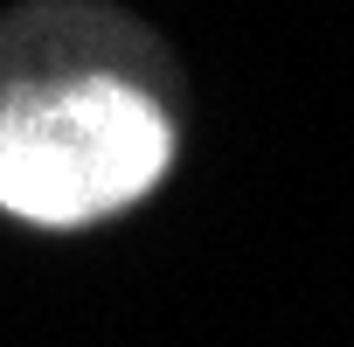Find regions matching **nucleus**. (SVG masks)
<instances>
[{
    "instance_id": "obj_1",
    "label": "nucleus",
    "mask_w": 354,
    "mask_h": 347,
    "mask_svg": "<svg viewBox=\"0 0 354 347\" xmlns=\"http://www.w3.org/2000/svg\"><path fill=\"white\" fill-rule=\"evenodd\" d=\"M181 146V77L160 35L97 0H49L0 35V216L104 223L160 188Z\"/></svg>"
}]
</instances>
